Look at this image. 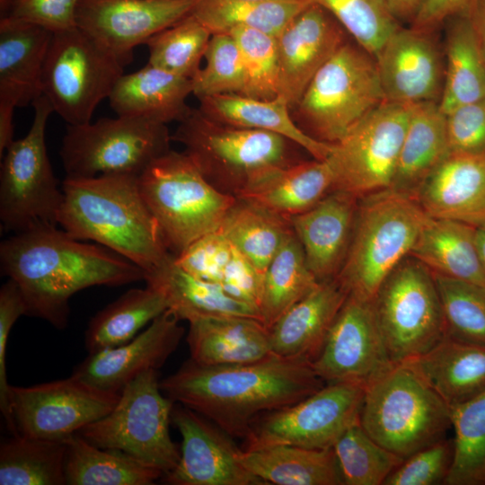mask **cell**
<instances>
[{
	"label": "cell",
	"instance_id": "cell-37",
	"mask_svg": "<svg viewBox=\"0 0 485 485\" xmlns=\"http://www.w3.org/2000/svg\"><path fill=\"white\" fill-rule=\"evenodd\" d=\"M65 442L68 485H150L163 476L128 454L96 446L78 433L67 436Z\"/></svg>",
	"mask_w": 485,
	"mask_h": 485
},
{
	"label": "cell",
	"instance_id": "cell-58",
	"mask_svg": "<svg viewBox=\"0 0 485 485\" xmlns=\"http://www.w3.org/2000/svg\"><path fill=\"white\" fill-rule=\"evenodd\" d=\"M467 13L485 62V0H474Z\"/></svg>",
	"mask_w": 485,
	"mask_h": 485
},
{
	"label": "cell",
	"instance_id": "cell-31",
	"mask_svg": "<svg viewBox=\"0 0 485 485\" xmlns=\"http://www.w3.org/2000/svg\"><path fill=\"white\" fill-rule=\"evenodd\" d=\"M172 257L145 274L146 285L164 297L168 310L180 321L198 318L244 316L260 321L259 311L229 296L217 283L198 278L178 266Z\"/></svg>",
	"mask_w": 485,
	"mask_h": 485
},
{
	"label": "cell",
	"instance_id": "cell-53",
	"mask_svg": "<svg viewBox=\"0 0 485 485\" xmlns=\"http://www.w3.org/2000/svg\"><path fill=\"white\" fill-rule=\"evenodd\" d=\"M22 315H26L22 295L17 284L8 278L0 289V409L12 435L18 432L11 406V385L6 375V347L12 328Z\"/></svg>",
	"mask_w": 485,
	"mask_h": 485
},
{
	"label": "cell",
	"instance_id": "cell-24",
	"mask_svg": "<svg viewBox=\"0 0 485 485\" xmlns=\"http://www.w3.org/2000/svg\"><path fill=\"white\" fill-rule=\"evenodd\" d=\"M413 196L428 216L485 225V156L449 154Z\"/></svg>",
	"mask_w": 485,
	"mask_h": 485
},
{
	"label": "cell",
	"instance_id": "cell-36",
	"mask_svg": "<svg viewBox=\"0 0 485 485\" xmlns=\"http://www.w3.org/2000/svg\"><path fill=\"white\" fill-rule=\"evenodd\" d=\"M443 113L485 98V62L468 13L449 19L445 36Z\"/></svg>",
	"mask_w": 485,
	"mask_h": 485
},
{
	"label": "cell",
	"instance_id": "cell-34",
	"mask_svg": "<svg viewBox=\"0 0 485 485\" xmlns=\"http://www.w3.org/2000/svg\"><path fill=\"white\" fill-rule=\"evenodd\" d=\"M206 116L233 126L281 135L297 144L314 159L325 160L331 144L305 134L294 121L288 105L280 98L260 100L240 94H220L199 99Z\"/></svg>",
	"mask_w": 485,
	"mask_h": 485
},
{
	"label": "cell",
	"instance_id": "cell-5",
	"mask_svg": "<svg viewBox=\"0 0 485 485\" xmlns=\"http://www.w3.org/2000/svg\"><path fill=\"white\" fill-rule=\"evenodd\" d=\"M179 123L172 141L213 187L235 198L262 172L303 160L302 147L281 135L223 123L198 109Z\"/></svg>",
	"mask_w": 485,
	"mask_h": 485
},
{
	"label": "cell",
	"instance_id": "cell-33",
	"mask_svg": "<svg viewBox=\"0 0 485 485\" xmlns=\"http://www.w3.org/2000/svg\"><path fill=\"white\" fill-rule=\"evenodd\" d=\"M240 461L263 484H344L333 447L312 449L278 445L242 450Z\"/></svg>",
	"mask_w": 485,
	"mask_h": 485
},
{
	"label": "cell",
	"instance_id": "cell-12",
	"mask_svg": "<svg viewBox=\"0 0 485 485\" xmlns=\"http://www.w3.org/2000/svg\"><path fill=\"white\" fill-rule=\"evenodd\" d=\"M172 141L166 124L117 115L68 125L59 154L66 177L139 176L154 159L171 150Z\"/></svg>",
	"mask_w": 485,
	"mask_h": 485
},
{
	"label": "cell",
	"instance_id": "cell-15",
	"mask_svg": "<svg viewBox=\"0 0 485 485\" xmlns=\"http://www.w3.org/2000/svg\"><path fill=\"white\" fill-rule=\"evenodd\" d=\"M364 392L365 386L359 384H326L302 401L253 423L245 436L244 450L278 445L331 448L359 420Z\"/></svg>",
	"mask_w": 485,
	"mask_h": 485
},
{
	"label": "cell",
	"instance_id": "cell-8",
	"mask_svg": "<svg viewBox=\"0 0 485 485\" xmlns=\"http://www.w3.org/2000/svg\"><path fill=\"white\" fill-rule=\"evenodd\" d=\"M384 101L375 57L347 40L317 72L290 112L305 134L333 145Z\"/></svg>",
	"mask_w": 485,
	"mask_h": 485
},
{
	"label": "cell",
	"instance_id": "cell-26",
	"mask_svg": "<svg viewBox=\"0 0 485 485\" xmlns=\"http://www.w3.org/2000/svg\"><path fill=\"white\" fill-rule=\"evenodd\" d=\"M52 35L40 26L1 17L0 100L24 107L43 95V68Z\"/></svg>",
	"mask_w": 485,
	"mask_h": 485
},
{
	"label": "cell",
	"instance_id": "cell-16",
	"mask_svg": "<svg viewBox=\"0 0 485 485\" xmlns=\"http://www.w3.org/2000/svg\"><path fill=\"white\" fill-rule=\"evenodd\" d=\"M119 395L71 375L28 387L11 386V406L18 434L65 439L110 413Z\"/></svg>",
	"mask_w": 485,
	"mask_h": 485
},
{
	"label": "cell",
	"instance_id": "cell-52",
	"mask_svg": "<svg viewBox=\"0 0 485 485\" xmlns=\"http://www.w3.org/2000/svg\"><path fill=\"white\" fill-rule=\"evenodd\" d=\"M449 154L485 156V98L447 114Z\"/></svg>",
	"mask_w": 485,
	"mask_h": 485
},
{
	"label": "cell",
	"instance_id": "cell-50",
	"mask_svg": "<svg viewBox=\"0 0 485 485\" xmlns=\"http://www.w3.org/2000/svg\"><path fill=\"white\" fill-rule=\"evenodd\" d=\"M453 460V442L445 438L410 455L386 478L384 485L445 483Z\"/></svg>",
	"mask_w": 485,
	"mask_h": 485
},
{
	"label": "cell",
	"instance_id": "cell-61",
	"mask_svg": "<svg viewBox=\"0 0 485 485\" xmlns=\"http://www.w3.org/2000/svg\"><path fill=\"white\" fill-rule=\"evenodd\" d=\"M11 0H0L1 16L4 15Z\"/></svg>",
	"mask_w": 485,
	"mask_h": 485
},
{
	"label": "cell",
	"instance_id": "cell-35",
	"mask_svg": "<svg viewBox=\"0 0 485 485\" xmlns=\"http://www.w3.org/2000/svg\"><path fill=\"white\" fill-rule=\"evenodd\" d=\"M448 155L446 119L438 102L412 105L389 189L414 195L422 181Z\"/></svg>",
	"mask_w": 485,
	"mask_h": 485
},
{
	"label": "cell",
	"instance_id": "cell-49",
	"mask_svg": "<svg viewBox=\"0 0 485 485\" xmlns=\"http://www.w3.org/2000/svg\"><path fill=\"white\" fill-rule=\"evenodd\" d=\"M227 33L234 39L244 67L245 84L241 95L260 100L276 98L278 73L275 37L242 27Z\"/></svg>",
	"mask_w": 485,
	"mask_h": 485
},
{
	"label": "cell",
	"instance_id": "cell-44",
	"mask_svg": "<svg viewBox=\"0 0 485 485\" xmlns=\"http://www.w3.org/2000/svg\"><path fill=\"white\" fill-rule=\"evenodd\" d=\"M212 33L191 13L151 37L148 64L192 79L200 69Z\"/></svg>",
	"mask_w": 485,
	"mask_h": 485
},
{
	"label": "cell",
	"instance_id": "cell-30",
	"mask_svg": "<svg viewBox=\"0 0 485 485\" xmlns=\"http://www.w3.org/2000/svg\"><path fill=\"white\" fill-rule=\"evenodd\" d=\"M452 408L485 390V346L445 338L401 363Z\"/></svg>",
	"mask_w": 485,
	"mask_h": 485
},
{
	"label": "cell",
	"instance_id": "cell-28",
	"mask_svg": "<svg viewBox=\"0 0 485 485\" xmlns=\"http://www.w3.org/2000/svg\"><path fill=\"white\" fill-rule=\"evenodd\" d=\"M192 93L191 79L173 75L147 63L139 70L123 74L110 95V105L118 116L142 118L163 124L186 118Z\"/></svg>",
	"mask_w": 485,
	"mask_h": 485
},
{
	"label": "cell",
	"instance_id": "cell-9",
	"mask_svg": "<svg viewBox=\"0 0 485 485\" xmlns=\"http://www.w3.org/2000/svg\"><path fill=\"white\" fill-rule=\"evenodd\" d=\"M173 402L163 393L157 370L149 369L123 388L110 413L78 434L96 446L123 451L164 475L180 459L169 431Z\"/></svg>",
	"mask_w": 485,
	"mask_h": 485
},
{
	"label": "cell",
	"instance_id": "cell-14",
	"mask_svg": "<svg viewBox=\"0 0 485 485\" xmlns=\"http://www.w3.org/2000/svg\"><path fill=\"white\" fill-rule=\"evenodd\" d=\"M411 107L384 101L332 145L331 190L361 198L391 187Z\"/></svg>",
	"mask_w": 485,
	"mask_h": 485
},
{
	"label": "cell",
	"instance_id": "cell-57",
	"mask_svg": "<svg viewBox=\"0 0 485 485\" xmlns=\"http://www.w3.org/2000/svg\"><path fill=\"white\" fill-rule=\"evenodd\" d=\"M16 107L10 101L0 100V155L3 156L13 139V110Z\"/></svg>",
	"mask_w": 485,
	"mask_h": 485
},
{
	"label": "cell",
	"instance_id": "cell-56",
	"mask_svg": "<svg viewBox=\"0 0 485 485\" xmlns=\"http://www.w3.org/2000/svg\"><path fill=\"white\" fill-rule=\"evenodd\" d=\"M474 0H424L411 26L435 31L450 18L468 13Z\"/></svg>",
	"mask_w": 485,
	"mask_h": 485
},
{
	"label": "cell",
	"instance_id": "cell-10",
	"mask_svg": "<svg viewBox=\"0 0 485 485\" xmlns=\"http://www.w3.org/2000/svg\"><path fill=\"white\" fill-rule=\"evenodd\" d=\"M31 105L34 116L28 133L7 146L1 163L0 220L4 230L13 234L57 225L63 200L45 142L54 110L44 95Z\"/></svg>",
	"mask_w": 485,
	"mask_h": 485
},
{
	"label": "cell",
	"instance_id": "cell-23",
	"mask_svg": "<svg viewBox=\"0 0 485 485\" xmlns=\"http://www.w3.org/2000/svg\"><path fill=\"white\" fill-rule=\"evenodd\" d=\"M359 198L331 190L317 204L291 216L309 269L318 281L337 278L350 244Z\"/></svg>",
	"mask_w": 485,
	"mask_h": 485
},
{
	"label": "cell",
	"instance_id": "cell-13",
	"mask_svg": "<svg viewBox=\"0 0 485 485\" xmlns=\"http://www.w3.org/2000/svg\"><path fill=\"white\" fill-rule=\"evenodd\" d=\"M124 66L77 26L54 32L43 68V95L68 125L88 123Z\"/></svg>",
	"mask_w": 485,
	"mask_h": 485
},
{
	"label": "cell",
	"instance_id": "cell-25",
	"mask_svg": "<svg viewBox=\"0 0 485 485\" xmlns=\"http://www.w3.org/2000/svg\"><path fill=\"white\" fill-rule=\"evenodd\" d=\"M348 295L336 278L320 282L269 329L272 353L313 362Z\"/></svg>",
	"mask_w": 485,
	"mask_h": 485
},
{
	"label": "cell",
	"instance_id": "cell-29",
	"mask_svg": "<svg viewBox=\"0 0 485 485\" xmlns=\"http://www.w3.org/2000/svg\"><path fill=\"white\" fill-rule=\"evenodd\" d=\"M332 184L326 160H300L262 172L236 198L290 218L317 204L331 191Z\"/></svg>",
	"mask_w": 485,
	"mask_h": 485
},
{
	"label": "cell",
	"instance_id": "cell-4",
	"mask_svg": "<svg viewBox=\"0 0 485 485\" xmlns=\"http://www.w3.org/2000/svg\"><path fill=\"white\" fill-rule=\"evenodd\" d=\"M427 216L409 193L386 189L359 198L348 251L336 278L348 295L372 302L410 255Z\"/></svg>",
	"mask_w": 485,
	"mask_h": 485
},
{
	"label": "cell",
	"instance_id": "cell-46",
	"mask_svg": "<svg viewBox=\"0 0 485 485\" xmlns=\"http://www.w3.org/2000/svg\"><path fill=\"white\" fill-rule=\"evenodd\" d=\"M433 276L446 338L485 346V287L436 273Z\"/></svg>",
	"mask_w": 485,
	"mask_h": 485
},
{
	"label": "cell",
	"instance_id": "cell-40",
	"mask_svg": "<svg viewBox=\"0 0 485 485\" xmlns=\"http://www.w3.org/2000/svg\"><path fill=\"white\" fill-rule=\"evenodd\" d=\"M319 283L309 269L301 243L292 230L264 271L259 305L260 321L269 329Z\"/></svg>",
	"mask_w": 485,
	"mask_h": 485
},
{
	"label": "cell",
	"instance_id": "cell-51",
	"mask_svg": "<svg viewBox=\"0 0 485 485\" xmlns=\"http://www.w3.org/2000/svg\"><path fill=\"white\" fill-rule=\"evenodd\" d=\"M233 250L234 246L217 230L192 242L174 260L190 275L219 284Z\"/></svg>",
	"mask_w": 485,
	"mask_h": 485
},
{
	"label": "cell",
	"instance_id": "cell-59",
	"mask_svg": "<svg viewBox=\"0 0 485 485\" xmlns=\"http://www.w3.org/2000/svg\"><path fill=\"white\" fill-rule=\"evenodd\" d=\"M391 13L400 22H412L424 0H384Z\"/></svg>",
	"mask_w": 485,
	"mask_h": 485
},
{
	"label": "cell",
	"instance_id": "cell-42",
	"mask_svg": "<svg viewBox=\"0 0 485 485\" xmlns=\"http://www.w3.org/2000/svg\"><path fill=\"white\" fill-rule=\"evenodd\" d=\"M65 439L13 436L0 447L1 485H63Z\"/></svg>",
	"mask_w": 485,
	"mask_h": 485
},
{
	"label": "cell",
	"instance_id": "cell-54",
	"mask_svg": "<svg viewBox=\"0 0 485 485\" xmlns=\"http://www.w3.org/2000/svg\"><path fill=\"white\" fill-rule=\"evenodd\" d=\"M79 1L11 0L3 16L35 24L54 33L76 27Z\"/></svg>",
	"mask_w": 485,
	"mask_h": 485
},
{
	"label": "cell",
	"instance_id": "cell-3",
	"mask_svg": "<svg viewBox=\"0 0 485 485\" xmlns=\"http://www.w3.org/2000/svg\"><path fill=\"white\" fill-rule=\"evenodd\" d=\"M58 225L129 260L145 274L169 261L157 224L141 194L138 175L66 177Z\"/></svg>",
	"mask_w": 485,
	"mask_h": 485
},
{
	"label": "cell",
	"instance_id": "cell-32",
	"mask_svg": "<svg viewBox=\"0 0 485 485\" xmlns=\"http://www.w3.org/2000/svg\"><path fill=\"white\" fill-rule=\"evenodd\" d=\"M410 255L433 273L485 287L472 225L428 216Z\"/></svg>",
	"mask_w": 485,
	"mask_h": 485
},
{
	"label": "cell",
	"instance_id": "cell-2",
	"mask_svg": "<svg viewBox=\"0 0 485 485\" xmlns=\"http://www.w3.org/2000/svg\"><path fill=\"white\" fill-rule=\"evenodd\" d=\"M325 384L311 361L274 354L255 362L217 366L190 358L160 382L174 402L238 436H246L258 415L295 404Z\"/></svg>",
	"mask_w": 485,
	"mask_h": 485
},
{
	"label": "cell",
	"instance_id": "cell-60",
	"mask_svg": "<svg viewBox=\"0 0 485 485\" xmlns=\"http://www.w3.org/2000/svg\"><path fill=\"white\" fill-rule=\"evenodd\" d=\"M475 240L478 253L485 270V225L475 227Z\"/></svg>",
	"mask_w": 485,
	"mask_h": 485
},
{
	"label": "cell",
	"instance_id": "cell-18",
	"mask_svg": "<svg viewBox=\"0 0 485 485\" xmlns=\"http://www.w3.org/2000/svg\"><path fill=\"white\" fill-rule=\"evenodd\" d=\"M198 0H80L76 26L125 65L133 49L190 14Z\"/></svg>",
	"mask_w": 485,
	"mask_h": 485
},
{
	"label": "cell",
	"instance_id": "cell-47",
	"mask_svg": "<svg viewBox=\"0 0 485 485\" xmlns=\"http://www.w3.org/2000/svg\"><path fill=\"white\" fill-rule=\"evenodd\" d=\"M329 12L353 40L375 55L400 26L384 0H312Z\"/></svg>",
	"mask_w": 485,
	"mask_h": 485
},
{
	"label": "cell",
	"instance_id": "cell-7",
	"mask_svg": "<svg viewBox=\"0 0 485 485\" xmlns=\"http://www.w3.org/2000/svg\"><path fill=\"white\" fill-rule=\"evenodd\" d=\"M359 423L402 460L445 438L452 428L449 406L403 364H394L366 385Z\"/></svg>",
	"mask_w": 485,
	"mask_h": 485
},
{
	"label": "cell",
	"instance_id": "cell-17",
	"mask_svg": "<svg viewBox=\"0 0 485 485\" xmlns=\"http://www.w3.org/2000/svg\"><path fill=\"white\" fill-rule=\"evenodd\" d=\"M312 365L325 384L355 383L365 387L394 365L371 302L348 295Z\"/></svg>",
	"mask_w": 485,
	"mask_h": 485
},
{
	"label": "cell",
	"instance_id": "cell-39",
	"mask_svg": "<svg viewBox=\"0 0 485 485\" xmlns=\"http://www.w3.org/2000/svg\"><path fill=\"white\" fill-rule=\"evenodd\" d=\"M292 230L289 218L241 198L218 229L262 273Z\"/></svg>",
	"mask_w": 485,
	"mask_h": 485
},
{
	"label": "cell",
	"instance_id": "cell-45",
	"mask_svg": "<svg viewBox=\"0 0 485 485\" xmlns=\"http://www.w3.org/2000/svg\"><path fill=\"white\" fill-rule=\"evenodd\" d=\"M345 485H384L402 459L375 442L359 420L333 445Z\"/></svg>",
	"mask_w": 485,
	"mask_h": 485
},
{
	"label": "cell",
	"instance_id": "cell-22",
	"mask_svg": "<svg viewBox=\"0 0 485 485\" xmlns=\"http://www.w3.org/2000/svg\"><path fill=\"white\" fill-rule=\"evenodd\" d=\"M179 322L166 310L129 342L89 354L71 375L95 388L120 393L144 371L158 370L174 352L184 334Z\"/></svg>",
	"mask_w": 485,
	"mask_h": 485
},
{
	"label": "cell",
	"instance_id": "cell-55",
	"mask_svg": "<svg viewBox=\"0 0 485 485\" xmlns=\"http://www.w3.org/2000/svg\"><path fill=\"white\" fill-rule=\"evenodd\" d=\"M263 274L234 247L219 285L232 298L259 311Z\"/></svg>",
	"mask_w": 485,
	"mask_h": 485
},
{
	"label": "cell",
	"instance_id": "cell-27",
	"mask_svg": "<svg viewBox=\"0 0 485 485\" xmlns=\"http://www.w3.org/2000/svg\"><path fill=\"white\" fill-rule=\"evenodd\" d=\"M190 359L203 366L255 362L273 355L269 329L257 318L217 316L189 322Z\"/></svg>",
	"mask_w": 485,
	"mask_h": 485
},
{
	"label": "cell",
	"instance_id": "cell-6",
	"mask_svg": "<svg viewBox=\"0 0 485 485\" xmlns=\"http://www.w3.org/2000/svg\"><path fill=\"white\" fill-rule=\"evenodd\" d=\"M143 198L174 257L219 229L236 198L222 193L184 153L169 150L138 176Z\"/></svg>",
	"mask_w": 485,
	"mask_h": 485
},
{
	"label": "cell",
	"instance_id": "cell-20",
	"mask_svg": "<svg viewBox=\"0 0 485 485\" xmlns=\"http://www.w3.org/2000/svg\"><path fill=\"white\" fill-rule=\"evenodd\" d=\"M433 31L400 26L375 55L385 101L439 102L445 63Z\"/></svg>",
	"mask_w": 485,
	"mask_h": 485
},
{
	"label": "cell",
	"instance_id": "cell-41",
	"mask_svg": "<svg viewBox=\"0 0 485 485\" xmlns=\"http://www.w3.org/2000/svg\"><path fill=\"white\" fill-rule=\"evenodd\" d=\"M312 0H198L191 13L212 34L237 27L277 37Z\"/></svg>",
	"mask_w": 485,
	"mask_h": 485
},
{
	"label": "cell",
	"instance_id": "cell-43",
	"mask_svg": "<svg viewBox=\"0 0 485 485\" xmlns=\"http://www.w3.org/2000/svg\"><path fill=\"white\" fill-rule=\"evenodd\" d=\"M450 410L453 460L444 484L485 485V390Z\"/></svg>",
	"mask_w": 485,
	"mask_h": 485
},
{
	"label": "cell",
	"instance_id": "cell-21",
	"mask_svg": "<svg viewBox=\"0 0 485 485\" xmlns=\"http://www.w3.org/2000/svg\"><path fill=\"white\" fill-rule=\"evenodd\" d=\"M347 34L329 12L312 2L275 37L277 97L290 110L317 72L348 40Z\"/></svg>",
	"mask_w": 485,
	"mask_h": 485
},
{
	"label": "cell",
	"instance_id": "cell-48",
	"mask_svg": "<svg viewBox=\"0 0 485 485\" xmlns=\"http://www.w3.org/2000/svg\"><path fill=\"white\" fill-rule=\"evenodd\" d=\"M206 66L192 81V93L199 100L220 94H242L244 67L239 48L229 33L212 34L205 56Z\"/></svg>",
	"mask_w": 485,
	"mask_h": 485
},
{
	"label": "cell",
	"instance_id": "cell-1",
	"mask_svg": "<svg viewBox=\"0 0 485 485\" xmlns=\"http://www.w3.org/2000/svg\"><path fill=\"white\" fill-rule=\"evenodd\" d=\"M81 241L57 225H44L13 234L1 242V271L19 287L26 315L63 330L70 298L78 291L145 280L144 270L129 260Z\"/></svg>",
	"mask_w": 485,
	"mask_h": 485
},
{
	"label": "cell",
	"instance_id": "cell-38",
	"mask_svg": "<svg viewBox=\"0 0 485 485\" xmlns=\"http://www.w3.org/2000/svg\"><path fill=\"white\" fill-rule=\"evenodd\" d=\"M166 310L164 297L154 287L128 290L89 322L84 336L89 354L129 342Z\"/></svg>",
	"mask_w": 485,
	"mask_h": 485
},
{
	"label": "cell",
	"instance_id": "cell-11",
	"mask_svg": "<svg viewBox=\"0 0 485 485\" xmlns=\"http://www.w3.org/2000/svg\"><path fill=\"white\" fill-rule=\"evenodd\" d=\"M371 303L393 364L427 352L446 337L433 273L410 255L388 275Z\"/></svg>",
	"mask_w": 485,
	"mask_h": 485
},
{
	"label": "cell",
	"instance_id": "cell-19",
	"mask_svg": "<svg viewBox=\"0 0 485 485\" xmlns=\"http://www.w3.org/2000/svg\"><path fill=\"white\" fill-rule=\"evenodd\" d=\"M172 422L181 436L180 459L164 474L173 485L263 484L242 464V450L226 432L193 410L173 406Z\"/></svg>",
	"mask_w": 485,
	"mask_h": 485
}]
</instances>
